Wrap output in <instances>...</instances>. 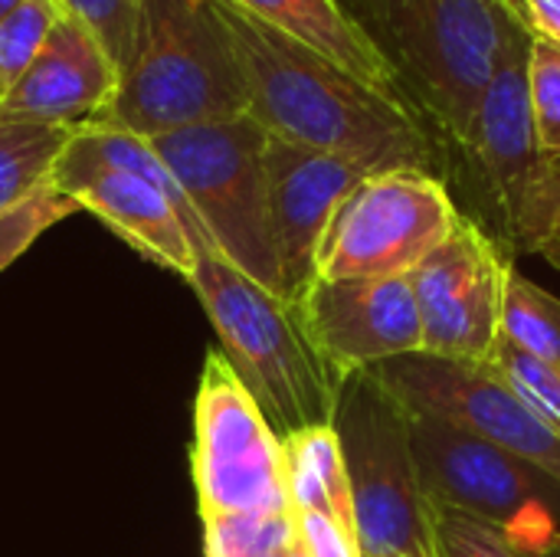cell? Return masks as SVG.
<instances>
[{"label": "cell", "mask_w": 560, "mask_h": 557, "mask_svg": "<svg viewBox=\"0 0 560 557\" xmlns=\"http://www.w3.org/2000/svg\"><path fill=\"white\" fill-rule=\"evenodd\" d=\"M249 92V118L272 138L341 154L368 171H427L450 184V154L400 98L361 82L233 0H213Z\"/></svg>", "instance_id": "obj_1"}, {"label": "cell", "mask_w": 560, "mask_h": 557, "mask_svg": "<svg viewBox=\"0 0 560 557\" xmlns=\"http://www.w3.org/2000/svg\"><path fill=\"white\" fill-rule=\"evenodd\" d=\"M341 7L387 59L404 102L446 148L453 171L482 92L528 23L509 0H341Z\"/></svg>", "instance_id": "obj_2"}, {"label": "cell", "mask_w": 560, "mask_h": 557, "mask_svg": "<svg viewBox=\"0 0 560 557\" xmlns=\"http://www.w3.org/2000/svg\"><path fill=\"white\" fill-rule=\"evenodd\" d=\"M249 115L246 79L213 0H138L118 92L92 125L161 138Z\"/></svg>", "instance_id": "obj_3"}, {"label": "cell", "mask_w": 560, "mask_h": 557, "mask_svg": "<svg viewBox=\"0 0 560 557\" xmlns=\"http://www.w3.org/2000/svg\"><path fill=\"white\" fill-rule=\"evenodd\" d=\"M190 286L220 338V351L285 443L295 433L331 427L341 381L312 345L299 302L269 292L223 259L197 250Z\"/></svg>", "instance_id": "obj_4"}, {"label": "cell", "mask_w": 560, "mask_h": 557, "mask_svg": "<svg viewBox=\"0 0 560 557\" xmlns=\"http://www.w3.org/2000/svg\"><path fill=\"white\" fill-rule=\"evenodd\" d=\"M49 184L144 259L187 282L197 269V250L213 246L161 154L131 131L105 125L75 128Z\"/></svg>", "instance_id": "obj_5"}, {"label": "cell", "mask_w": 560, "mask_h": 557, "mask_svg": "<svg viewBox=\"0 0 560 557\" xmlns=\"http://www.w3.org/2000/svg\"><path fill=\"white\" fill-rule=\"evenodd\" d=\"M331 430L354 499L361 557H436L433 509L413 456L410 410L374 368L341 381Z\"/></svg>", "instance_id": "obj_6"}, {"label": "cell", "mask_w": 560, "mask_h": 557, "mask_svg": "<svg viewBox=\"0 0 560 557\" xmlns=\"http://www.w3.org/2000/svg\"><path fill=\"white\" fill-rule=\"evenodd\" d=\"M148 141L187 194L213 250L253 282L285 295L269 213V131L243 115Z\"/></svg>", "instance_id": "obj_7"}, {"label": "cell", "mask_w": 560, "mask_h": 557, "mask_svg": "<svg viewBox=\"0 0 560 557\" xmlns=\"http://www.w3.org/2000/svg\"><path fill=\"white\" fill-rule=\"evenodd\" d=\"M528 46L532 30H522L502 56L472 118L469 141L453 161V187L463 194L469 217L509 259L535 253L538 181L545 154L535 138L528 102Z\"/></svg>", "instance_id": "obj_8"}, {"label": "cell", "mask_w": 560, "mask_h": 557, "mask_svg": "<svg viewBox=\"0 0 560 557\" xmlns=\"http://www.w3.org/2000/svg\"><path fill=\"white\" fill-rule=\"evenodd\" d=\"M410 437L430 506L499 525L518 552L558 538L560 483L548 473L433 414L410 410Z\"/></svg>", "instance_id": "obj_9"}, {"label": "cell", "mask_w": 560, "mask_h": 557, "mask_svg": "<svg viewBox=\"0 0 560 557\" xmlns=\"http://www.w3.org/2000/svg\"><path fill=\"white\" fill-rule=\"evenodd\" d=\"M463 220L443 177L427 171H381L364 177L335 210L315 279H404Z\"/></svg>", "instance_id": "obj_10"}, {"label": "cell", "mask_w": 560, "mask_h": 557, "mask_svg": "<svg viewBox=\"0 0 560 557\" xmlns=\"http://www.w3.org/2000/svg\"><path fill=\"white\" fill-rule=\"evenodd\" d=\"M190 469L200 519L292 509L285 443L220 348L207 351L194 401Z\"/></svg>", "instance_id": "obj_11"}, {"label": "cell", "mask_w": 560, "mask_h": 557, "mask_svg": "<svg viewBox=\"0 0 560 557\" xmlns=\"http://www.w3.org/2000/svg\"><path fill=\"white\" fill-rule=\"evenodd\" d=\"M374 371L410 410L443 417L560 483V433L502 381L492 364H466L417 351L384 361Z\"/></svg>", "instance_id": "obj_12"}, {"label": "cell", "mask_w": 560, "mask_h": 557, "mask_svg": "<svg viewBox=\"0 0 560 557\" xmlns=\"http://www.w3.org/2000/svg\"><path fill=\"white\" fill-rule=\"evenodd\" d=\"M512 259L469 220L407 276L433 358L489 364L502 338V295Z\"/></svg>", "instance_id": "obj_13"}, {"label": "cell", "mask_w": 560, "mask_h": 557, "mask_svg": "<svg viewBox=\"0 0 560 557\" xmlns=\"http://www.w3.org/2000/svg\"><path fill=\"white\" fill-rule=\"evenodd\" d=\"M305 332L338 381L423 351L410 279H312L295 299Z\"/></svg>", "instance_id": "obj_14"}, {"label": "cell", "mask_w": 560, "mask_h": 557, "mask_svg": "<svg viewBox=\"0 0 560 557\" xmlns=\"http://www.w3.org/2000/svg\"><path fill=\"white\" fill-rule=\"evenodd\" d=\"M374 171L341 154L315 151L269 135L266 177L269 213L285 282V299H299L315 279L322 236L341 200Z\"/></svg>", "instance_id": "obj_15"}, {"label": "cell", "mask_w": 560, "mask_h": 557, "mask_svg": "<svg viewBox=\"0 0 560 557\" xmlns=\"http://www.w3.org/2000/svg\"><path fill=\"white\" fill-rule=\"evenodd\" d=\"M118 79L121 72L98 36L82 20L62 13L33 66L0 95V118L75 131L105 115Z\"/></svg>", "instance_id": "obj_16"}, {"label": "cell", "mask_w": 560, "mask_h": 557, "mask_svg": "<svg viewBox=\"0 0 560 557\" xmlns=\"http://www.w3.org/2000/svg\"><path fill=\"white\" fill-rule=\"evenodd\" d=\"M269 26L289 33L292 39L312 46L325 59L338 62L361 82L404 102L394 69L377 53V46L348 16L341 0H233Z\"/></svg>", "instance_id": "obj_17"}, {"label": "cell", "mask_w": 560, "mask_h": 557, "mask_svg": "<svg viewBox=\"0 0 560 557\" xmlns=\"http://www.w3.org/2000/svg\"><path fill=\"white\" fill-rule=\"evenodd\" d=\"M289 502L295 512H322L358 538L354 499L331 427H315L285 440Z\"/></svg>", "instance_id": "obj_18"}, {"label": "cell", "mask_w": 560, "mask_h": 557, "mask_svg": "<svg viewBox=\"0 0 560 557\" xmlns=\"http://www.w3.org/2000/svg\"><path fill=\"white\" fill-rule=\"evenodd\" d=\"M72 128L0 118V213L49 184Z\"/></svg>", "instance_id": "obj_19"}, {"label": "cell", "mask_w": 560, "mask_h": 557, "mask_svg": "<svg viewBox=\"0 0 560 557\" xmlns=\"http://www.w3.org/2000/svg\"><path fill=\"white\" fill-rule=\"evenodd\" d=\"M502 338L560 368V299L525 279L515 266L505 272Z\"/></svg>", "instance_id": "obj_20"}, {"label": "cell", "mask_w": 560, "mask_h": 557, "mask_svg": "<svg viewBox=\"0 0 560 557\" xmlns=\"http://www.w3.org/2000/svg\"><path fill=\"white\" fill-rule=\"evenodd\" d=\"M203 522V557H272L295 548L299 525L289 512H233Z\"/></svg>", "instance_id": "obj_21"}, {"label": "cell", "mask_w": 560, "mask_h": 557, "mask_svg": "<svg viewBox=\"0 0 560 557\" xmlns=\"http://www.w3.org/2000/svg\"><path fill=\"white\" fill-rule=\"evenodd\" d=\"M62 13L66 10L56 0H23L0 23V95L10 92L33 66Z\"/></svg>", "instance_id": "obj_22"}, {"label": "cell", "mask_w": 560, "mask_h": 557, "mask_svg": "<svg viewBox=\"0 0 560 557\" xmlns=\"http://www.w3.org/2000/svg\"><path fill=\"white\" fill-rule=\"evenodd\" d=\"M502 381L555 430L560 433V368L548 364L528 351H522L518 345L499 338L492 361H489Z\"/></svg>", "instance_id": "obj_23"}, {"label": "cell", "mask_w": 560, "mask_h": 557, "mask_svg": "<svg viewBox=\"0 0 560 557\" xmlns=\"http://www.w3.org/2000/svg\"><path fill=\"white\" fill-rule=\"evenodd\" d=\"M528 102L541 154L560 158V43L541 33L528 46Z\"/></svg>", "instance_id": "obj_24"}, {"label": "cell", "mask_w": 560, "mask_h": 557, "mask_svg": "<svg viewBox=\"0 0 560 557\" xmlns=\"http://www.w3.org/2000/svg\"><path fill=\"white\" fill-rule=\"evenodd\" d=\"M75 210L79 207L52 184H43L26 200L3 210L0 213V272L10 263H16L49 227H56L59 220H66Z\"/></svg>", "instance_id": "obj_25"}, {"label": "cell", "mask_w": 560, "mask_h": 557, "mask_svg": "<svg viewBox=\"0 0 560 557\" xmlns=\"http://www.w3.org/2000/svg\"><path fill=\"white\" fill-rule=\"evenodd\" d=\"M433 509V545L436 557H522L518 545L492 522L453 512V509Z\"/></svg>", "instance_id": "obj_26"}, {"label": "cell", "mask_w": 560, "mask_h": 557, "mask_svg": "<svg viewBox=\"0 0 560 557\" xmlns=\"http://www.w3.org/2000/svg\"><path fill=\"white\" fill-rule=\"evenodd\" d=\"M56 3L98 36V43L105 46V53L121 72L131 39H135L138 0H56Z\"/></svg>", "instance_id": "obj_27"}, {"label": "cell", "mask_w": 560, "mask_h": 557, "mask_svg": "<svg viewBox=\"0 0 560 557\" xmlns=\"http://www.w3.org/2000/svg\"><path fill=\"white\" fill-rule=\"evenodd\" d=\"M299 545L308 557H361L358 538L322 512H295Z\"/></svg>", "instance_id": "obj_28"}, {"label": "cell", "mask_w": 560, "mask_h": 557, "mask_svg": "<svg viewBox=\"0 0 560 557\" xmlns=\"http://www.w3.org/2000/svg\"><path fill=\"white\" fill-rule=\"evenodd\" d=\"M555 207H560V158H545L541 167V181H538V204H535V227H538V240L548 230V220L555 213ZM535 240V250H538Z\"/></svg>", "instance_id": "obj_29"}, {"label": "cell", "mask_w": 560, "mask_h": 557, "mask_svg": "<svg viewBox=\"0 0 560 557\" xmlns=\"http://www.w3.org/2000/svg\"><path fill=\"white\" fill-rule=\"evenodd\" d=\"M535 253L545 256V259L560 272V207H555V213H551V220H548V230H545V236L538 240V250H535Z\"/></svg>", "instance_id": "obj_30"}, {"label": "cell", "mask_w": 560, "mask_h": 557, "mask_svg": "<svg viewBox=\"0 0 560 557\" xmlns=\"http://www.w3.org/2000/svg\"><path fill=\"white\" fill-rule=\"evenodd\" d=\"M522 557H560V535H558V538H551L548 545H541V548L522 552Z\"/></svg>", "instance_id": "obj_31"}, {"label": "cell", "mask_w": 560, "mask_h": 557, "mask_svg": "<svg viewBox=\"0 0 560 557\" xmlns=\"http://www.w3.org/2000/svg\"><path fill=\"white\" fill-rule=\"evenodd\" d=\"M20 3H23V0H0V23H3V20H7Z\"/></svg>", "instance_id": "obj_32"}, {"label": "cell", "mask_w": 560, "mask_h": 557, "mask_svg": "<svg viewBox=\"0 0 560 557\" xmlns=\"http://www.w3.org/2000/svg\"><path fill=\"white\" fill-rule=\"evenodd\" d=\"M289 557H308V555L302 552V545H295V548H292V555H289Z\"/></svg>", "instance_id": "obj_33"}, {"label": "cell", "mask_w": 560, "mask_h": 557, "mask_svg": "<svg viewBox=\"0 0 560 557\" xmlns=\"http://www.w3.org/2000/svg\"><path fill=\"white\" fill-rule=\"evenodd\" d=\"M295 545H299V542H295ZM292 555V548H289V552H282V555H272V557H289Z\"/></svg>", "instance_id": "obj_34"}, {"label": "cell", "mask_w": 560, "mask_h": 557, "mask_svg": "<svg viewBox=\"0 0 560 557\" xmlns=\"http://www.w3.org/2000/svg\"><path fill=\"white\" fill-rule=\"evenodd\" d=\"M381 557H404V555H381Z\"/></svg>", "instance_id": "obj_35"}]
</instances>
